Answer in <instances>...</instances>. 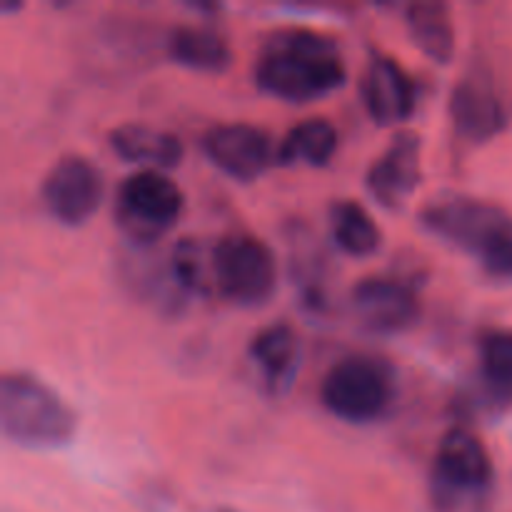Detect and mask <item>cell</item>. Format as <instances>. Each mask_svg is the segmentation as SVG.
Listing matches in <instances>:
<instances>
[{"mask_svg": "<svg viewBox=\"0 0 512 512\" xmlns=\"http://www.w3.org/2000/svg\"><path fill=\"white\" fill-rule=\"evenodd\" d=\"M105 180L98 165L85 155H63L40 183V203L55 223L80 228L103 205Z\"/></svg>", "mask_w": 512, "mask_h": 512, "instance_id": "cell-9", "label": "cell"}, {"mask_svg": "<svg viewBox=\"0 0 512 512\" xmlns=\"http://www.w3.org/2000/svg\"><path fill=\"white\" fill-rule=\"evenodd\" d=\"M215 293L235 308H263L278 290V255L258 235L235 230L210 248Z\"/></svg>", "mask_w": 512, "mask_h": 512, "instance_id": "cell-7", "label": "cell"}, {"mask_svg": "<svg viewBox=\"0 0 512 512\" xmlns=\"http://www.w3.org/2000/svg\"><path fill=\"white\" fill-rule=\"evenodd\" d=\"M360 323L378 335H398L413 328L423 315L418 280L403 273L363 278L350 293Z\"/></svg>", "mask_w": 512, "mask_h": 512, "instance_id": "cell-10", "label": "cell"}, {"mask_svg": "<svg viewBox=\"0 0 512 512\" xmlns=\"http://www.w3.org/2000/svg\"><path fill=\"white\" fill-rule=\"evenodd\" d=\"M420 228L468 255L485 278L512 283V213L465 193H440L418 213Z\"/></svg>", "mask_w": 512, "mask_h": 512, "instance_id": "cell-2", "label": "cell"}, {"mask_svg": "<svg viewBox=\"0 0 512 512\" xmlns=\"http://www.w3.org/2000/svg\"><path fill=\"white\" fill-rule=\"evenodd\" d=\"M405 28L415 48L433 63L448 65L455 58V23L448 3L415 0L405 5Z\"/></svg>", "mask_w": 512, "mask_h": 512, "instance_id": "cell-17", "label": "cell"}, {"mask_svg": "<svg viewBox=\"0 0 512 512\" xmlns=\"http://www.w3.org/2000/svg\"><path fill=\"white\" fill-rule=\"evenodd\" d=\"M360 98L375 125H400L415 113L418 83L393 55L375 50L360 80Z\"/></svg>", "mask_w": 512, "mask_h": 512, "instance_id": "cell-12", "label": "cell"}, {"mask_svg": "<svg viewBox=\"0 0 512 512\" xmlns=\"http://www.w3.org/2000/svg\"><path fill=\"white\" fill-rule=\"evenodd\" d=\"M423 140L413 130H400L393 135L388 148L365 173V188L370 198L385 210H400L420 185Z\"/></svg>", "mask_w": 512, "mask_h": 512, "instance_id": "cell-13", "label": "cell"}, {"mask_svg": "<svg viewBox=\"0 0 512 512\" xmlns=\"http://www.w3.org/2000/svg\"><path fill=\"white\" fill-rule=\"evenodd\" d=\"M340 148V133L328 118H308L285 133L275 163L283 168H325Z\"/></svg>", "mask_w": 512, "mask_h": 512, "instance_id": "cell-18", "label": "cell"}, {"mask_svg": "<svg viewBox=\"0 0 512 512\" xmlns=\"http://www.w3.org/2000/svg\"><path fill=\"white\" fill-rule=\"evenodd\" d=\"M108 145L125 163L148 170H173L183 163V140L163 128L145 123H123L108 133Z\"/></svg>", "mask_w": 512, "mask_h": 512, "instance_id": "cell-15", "label": "cell"}, {"mask_svg": "<svg viewBox=\"0 0 512 512\" xmlns=\"http://www.w3.org/2000/svg\"><path fill=\"white\" fill-rule=\"evenodd\" d=\"M495 483L488 448L473 430L455 425L440 438L430 470L435 512H478Z\"/></svg>", "mask_w": 512, "mask_h": 512, "instance_id": "cell-6", "label": "cell"}, {"mask_svg": "<svg viewBox=\"0 0 512 512\" xmlns=\"http://www.w3.org/2000/svg\"><path fill=\"white\" fill-rule=\"evenodd\" d=\"M398 398V373L375 355H345L320 380V403L348 425H373Z\"/></svg>", "mask_w": 512, "mask_h": 512, "instance_id": "cell-5", "label": "cell"}, {"mask_svg": "<svg viewBox=\"0 0 512 512\" xmlns=\"http://www.w3.org/2000/svg\"><path fill=\"white\" fill-rule=\"evenodd\" d=\"M300 335L285 320L270 323L253 335L248 345L250 363L258 368L263 390L273 398H283L295 383L300 370Z\"/></svg>", "mask_w": 512, "mask_h": 512, "instance_id": "cell-14", "label": "cell"}, {"mask_svg": "<svg viewBox=\"0 0 512 512\" xmlns=\"http://www.w3.org/2000/svg\"><path fill=\"white\" fill-rule=\"evenodd\" d=\"M185 210V195L163 170H138L120 183L115 195V225L135 245H153L175 228Z\"/></svg>", "mask_w": 512, "mask_h": 512, "instance_id": "cell-8", "label": "cell"}, {"mask_svg": "<svg viewBox=\"0 0 512 512\" xmlns=\"http://www.w3.org/2000/svg\"><path fill=\"white\" fill-rule=\"evenodd\" d=\"M165 50L175 65L195 73H225L233 65L228 38L213 25H175L165 38Z\"/></svg>", "mask_w": 512, "mask_h": 512, "instance_id": "cell-16", "label": "cell"}, {"mask_svg": "<svg viewBox=\"0 0 512 512\" xmlns=\"http://www.w3.org/2000/svg\"><path fill=\"white\" fill-rule=\"evenodd\" d=\"M170 283L183 295H208L215 293L213 268H210V250H205L198 240L183 238L173 248L168 260Z\"/></svg>", "mask_w": 512, "mask_h": 512, "instance_id": "cell-20", "label": "cell"}, {"mask_svg": "<svg viewBox=\"0 0 512 512\" xmlns=\"http://www.w3.org/2000/svg\"><path fill=\"white\" fill-rule=\"evenodd\" d=\"M450 125L460 143L485 145L512 123V73L508 63L475 50L450 90Z\"/></svg>", "mask_w": 512, "mask_h": 512, "instance_id": "cell-3", "label": "cell"}, {"mask_svg": "<svg viewBox=\"0 0 512 512\" xmlns=\"http://www.w3.org/2000/svg\"><path fill=\"white\" fill-rule=\"evenodd\" d=\"M330 233L335 245L350 258H370L383 243L378 223L363 203L353 198L333 200L330 205Z\"/></svg>", "mask_w": 512, "mask_h": 512, "instance_id": "cell-19", "label": "cell"}, {"mask_svg": "<svg viewBox=\"0 0 512 512\" xmlns=\"http://www.w3.org/2000/svg\"><path fill=\"white\" fill-rule=\"evenodd\" d=\"M253 80L270 98L305 105L343 88L348 63L333 35L288 25L263 38L253 63Z\"/></svg>", "mask_w": 512, "mask_h": 512, "instance_id": "cell-1", "label": "cell"}, {"mask_svg": "<svg viewBox=\"0 0 512 512\" xmlns=\"http://www.w3.org/2000/svg\"><path fill=\"white\" fill-rule=\"evenodd\" d=\"M480 375L490 393L512 400V328H488L478 340Z\"/></svg>", "mask_w": 512, "mask_h": 512, "instance_id": "cell-21", "label": "cell"}, {"mask_svg": "<svg viewBox=\"0 0 512 512\" xmlns=\"http://www.w3.org/2000/svg\"><path fill=\"white\" fill-rule=\"evenodd\" d=\"M0 430L28 450H58L75 438L78 415L35 375L15 370L0 378Z\"/></svg>", "mask_w": 512, "mask_h": 512, "instance_id": "cell-4", "label": "cell"}, {"mask_svg": "<svg viewBox=\"0 0 512 512\" xmlns=\"http://www.w3.org/2000/svg\"><path fill=\"white\" fill-rule=\"evenodd\" d=\"M200 150L235 183H253L275 163L270 135L253 123L210 125L200 138Z\"/></svg>", "mask_w": 512, "mask_h": 512, "instance_id": "cell-11", "label": "cell"}]
</instances>
